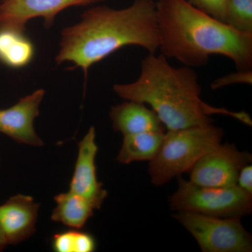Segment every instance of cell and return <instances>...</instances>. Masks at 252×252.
<instances>
[{
    "label": "cell",
    "instance_id": "13",
    "mask_svg": "<svg viewBox=\"0 0 252 252\" xmlns=\"http://www.w3.org/2000/svg\"><path fill=\"white\" fill-rule=\"evenodd\" d=\"M34 52V44L25 31L0 28V63L14 69L23 68L31 63Z\"/></svg>",
    "mask_w": 252,
    "mask_h": 252
},
{
    "label": "cell",
    "instance_id": "19",
    "mask_svg": "<svg viewBox=\"0 0 252 252\" xmlns=\"http://www.w3.org/2000/svg\"><path fill=\"white\" fill-rule=\"evenodd\" d=\"M252 84V69L249 70H238L236 72L226 74L223 77L219 78L212 83L211 88L213 90L222 89L233 84Z\"/></svg>",
    "mask_w": 252,
    "mask_h": 252
},
{
    "label": "cell",
    "instance_id": "4",
    "mask_svg": "<svg viewBox=\"0 0 252 252\" xmlns=\"http://www.w3.org/2000/svg\"><path fill=\"white\" fill-rule=\"evenodd\" d=\"M223 129L213 124L166 130L157 154L149 161L151 182L161 186L190 171L202 157L221 143Z\"/></svg>",
    "mask_w": 252,
    "mask_h": 252
},
{
    "label": "cell",
    "instance_id": "1",
    "mask_svg": "<svg viewBox=\"0 0 252 252\" xmlns=\"http://www.w3.org/2000/svg\"><path fill=\"white\" fill-rule=\"evenodd\" d=\"M159 44L157 1L135 0L124 9L86 11L80 22L63 30L56 61L74 63L86 75L91 66L122 48L140 46L156 54Z\"/></svg>",
    "mask_w": 252,
    "mask_h": 252
},
{
    "label": "cell",
    "instance_id": "11",
    "mask_svg": "<svg viewBox=\"0 0 252 252\" xmlns=\"http://www.w3.org/2000/svg\"><path fill=\"white\" fill-rule=\"evenodd\" d=\"M39 208L32 197L23 194L0 205V226L7 245H18L34 234Z\"/></svg>",
    "mask_w": 252,
    "mask_h": 252
},
{
    "label": "cell",
    "instance_id": "6",
    "mask_svg": "<svg viewBox=\"0 0 252 252\" xmlns=\"http://www.w3.org/2000/svg\"><path fill=\"white\" fill-rule=\"evenodd\" d=\"M175 220L196 240L203 252H251L252 238L241 218H220L177 212Z\"/></svg>",
    "mask_w": 252,
    "mask_h": 252
},
{
    "label": "cell",
    "instance_id": "10",
    "mask_svg": "<svg viewBox=\"0 0 252 252\" xmlns=\"http://www.w3.org/2000/svg\"><path fill=\"white\" fill-rule=\"evenodd\" d=\"M45 91L38 89L20 99L9 108L0 109V132L18 143L41 147L44 144L34 130V122Z\"/></svg>",
    "mask_w": 252,
    "mask_h": 252
},
{
    "label": "cell",
    "instance_id": "3",
    "mask_svg": "<svg viewBox=\"0 0 252 252\" xmlns=\"http://www.w3.org/2000/svg\"><path fill=\"white\" fill-rule=\"evenodd\" d=\"M159 49L167 59L200 67L212 55L229 59L238 70L252 69V34L235 31L188 0L157 1Z\"/></svg>",
    "mask_w": 252,
    "mask_h": 252
},
{
    "label": "cell",
    "instance_id": "20",
    "mask_svg": "<svg viewBox=\"0 0 252 252\" xmlns=\"http://www.w3.org/2000/svg\"><path fill=\"white\" fill-rule=\"evenodd\" d=\"M237 185L249 193L252 194V166L248 165L244 166L239 173Z\"/></svg>",
    "mask_w": 252,
    "mask_h": 252
},
{
    "label": "cell",
    "instance_id": "21",
    "mask_svg": "<svg viewBox=\"0 0 252 252\" xmlns=\"http://www.w3.org/2000/svg\"><path fill=\"white\" fill-rule=\"evenodd\" d=\"M6 245H8L6 243V239L4 238V233H3L1 226H0V252L2 251L6 248Z\"/></svg>",
    "mask_w": 252,
    "mask_h": 252
},
{
    "label": "cell",
    "instance_id": "12",
    "mask_svg": "<svg viewBox=\"0 0 252 252\" xmlns=\"http://www.w3.org/2000/svg\"><path fill=\"white\" fill-rule=\"evenodd\" d=\"M112 127L123 135L145 132H166V127L147 104L126 100L113 107L109 113Z\"/></svg>",
    "mask_w": 252,
    "mask_h": 252
},
{
    "label": "cell",
    "instance_id": "17",
    "mask_svg": "<svg viewBox=\"0 0 252 252\" xmlns=\"http://www.w3.org/2000/svg\"><path fill=\"white\" fill-rule=\"evenodd\" d=\"M225 23L240 32L252 34V0H228Z\"/></svg>",
    "mask_w": 252,
    "mask_h": 252
},
{
    "label": "cell",
    "instance_id": "14",
    "mask_svg": "<svg viewBox=\"0 0 252 252\" xmlns=\"http://www.w3.org/2000/svg\"><path fill=\"white\" fill-rule=\"evenodd\" d=\"M54 200L51 220L74 229L82 228L95 210L89 200L70 190L56 195Z\"/></svg>",
    "mask_w": 252,
    "mask_h": 252
},
{
    "label": "cell",
    "instance_id": "2",
    "mask_svg": "<svg viewBox=\"0 0 252 252\" xmlns=\"http://www.w3.org/2000/svg\"><path fill=\"white\" fill-rule=\"evenodd\" d=\"M121 98L148 104L157 113L166 130L213 124L212 114H223L252 126L245 112L212 107L200 97L201 86L193 68L175 67L160 54H149L141 63L140 76L130 84H114Z\"/></svg>",
    "mask_w": 252,
    "mask_h": 252
},
{
    "label": "cell",
    "instance_id": "15",
    "mask_svg": "<svg viewBox=\"0 0 252 252\" xmlns=\"http://www.w3.org/2000/svg\"><path fill=\"white\" fill-rule=\"evenodd\" d=\"M165 132H145L124 135L117 160L127 165L135 161H150L157 154Z\"/></svg>",
    "mask_w": 252,
    "mask_h": 252
},
{
    "label": "cell",
    "instance_id": "18",
    "mask_svg": "<svg viewBox=\"0 0 252 252\" xmlns=\"http://www.w3.org/2000/svg\"><path fill=\"white\" fill-rule=\"evenodd\" d=\"M228 0H188L189 2L219 21L225 23Z\"/></svg>",
    "mask_w": 252,
    "mask_h": 252
},
{
    "label": "cell",
    "instance_id": "8",
    "mask_svg": "<svg viewBox=\"0 0 252 252\" xmlns=\"http://www.w3.org/2000/svg\"><path fill=\"white\" fill-rule=\"evenodd\" d=\"M104 0H0V28L25 31L30 20L43 18L46 28L54 24L63 10L74 6H87Z\"/></svg>",
    "mask_w": 252,
    "mask_h": 252
},
{
    "label": "cell",
    "instance_id": "16",
    "mask_svg": "<svg viewBox=\"0 0 252 252\" xmlns=\"http://www.w3.org/2000/svg\"><path fill=\"white\" fill-rule=\"evenodd\" d=\"M52 248L56 252H93L96 249V242L90 233L72 228L55 235Z\"/></svg>",
    "mask_w": 252,
    "mask_h": 252
},
{
    "label": "cell",
    "instance_id": "5",
    "mask_svg": "<svg viewBox=\"0 0 252 252\" xmlns=\"http://www.w3.org/2000/svg\"><path fill=\"white\" fill-rule=\"evenodd\" d=\"M176 212H191L220 218H242L252 211V194L238 185L204 187L178 177V189L169 199Z\"/></svg>",
    "mask_w": 252,
    "mask_h": 252
},
{
    "label": "cell",
    "instance_id": "9",
    "mask_svg": "<svg viewBox=\"0 0 252 252\" xmlns=\"http://www.w3.org/2000/svg\"><path fill=\"white\" fill-rule=\"evenodd\" d=\"M95 137V130L92 126L78 144L79 151L69 190L89 200L95 210H99L108 193L97 180L95 158L98 147Z\"/></svg>",
    "mask_w": 252,
    "mask_h": 252
},
{
    "label": "cell",
    "instance_id": "7",
    "mask_svg": "<svg viewBox=\"0 0 252 252\" xmlns=\"http://www.w3.org/2000/svg\"><path fill=\"white\" fill-rule=\"evenodd\" d=\"M252 160V154L240 152L234 144L220 143L190 169L189 181L195 185L214 188L236 185L240 170Z\"/></svg>",
    "mask_w": 252,
    "mask_h": 252
}]
</instances>
